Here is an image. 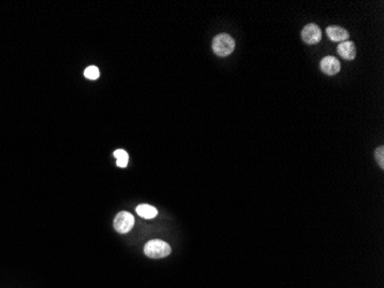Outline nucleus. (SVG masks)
I'll return each mask as SVG.
<instances>
[{"mask_svg":"<svg viewBox=\"0 0 384 288\" xmlns=\"http://www.w3.org/2000/svg\"><path fill=\"white\" fill-rule=\"evenodd\" d=\"M212 48L214 53L219 57H227L235 49V40L228 34H219L214 37Z\"/></svg>","mask_w":384,"mask_h":288,"instance_id":"obj_1","label":"nucleus"},{"mask_svg":"<svg viewBox=\"0 0 384 288\" xmlns=\"http://www.w3.org/2000/svg\"><path fill=\"white\" fill-rule=\"evenodd\" d=\"M144 253L147 257L163 258L172 253L170 245L161 240H151L145 244Z\"/></svg>","mask_w":384,"mask_h":288,"instance_id":"obj_2","label":"nucleus"},{"mask_svg":"<svg viewBox=\"0 0 384 288\" xmlns=\"http://www.w3.org/2000/svg\"><path fill=\"white\" fill-rule=\"evenodd\" d=\"M134 224H135L134 216L127 211H122L118 213L114 219V229L116 232H119L120 234L129 233L131 229L134 227Z\"/></svg>","mask_w":384,"mask_h":288,"instance_id":"obj_3","label":"nucleus"},{"mask_svg":"<svg viewBox=\"0 0 384 288\" xmlns=\"http://www.w3.org/2000/svg\"><path fill=\"white\" fill-rule=\"evenodd\" d=\"M302 37L306 44H316L322 38V32L320 28L314 23H308L307 26L304 27Z\"/></svg>","mask_w":384,"mask_h":288,"instance_id":"obj_4","label":"nucleus"},{"mask_svg":"<svg viewBox=\"0 0 384 288\" xmlns=\"http://www.w3.org/2000/svg\"><path fill=\"white\" fill-rule=\"evenodd\" d=\"M320 67L327 75H335L340 71V63L334 57H325L321 60Z\"/></svg>","mask_w":384,"mask_h":288,"instance_id":"obj_5","label":"nucleus"},{"mask_svg":"<svg viewBox=\"0 0 384 288\" xmlns=\"http://www.w3.org/2000/svg\"><path fill=\"white\" fill-rule=\"evenodd\" d=\"M326 32L329 39L332 42H339V43H343V42L349 39V32L346 31L344 28L338 27V26H330L328 27L326 29Z\"/></svg>","mask_w":384,"mask_h":288,"instance_id":"obj_6","label":"nucleus"},{"mask_svg":"<svg viewBox=\"0 0 384 288\" xmlns=\"http://www.w3.org/2000/svg\"><path fill=\"white\" fill-rule=\"evenodd\" d=\"M337 51H338L340 57L345 60H353L355 58V54H357L355 46L351 40H345L343 43H340L337 48Z\"/></svg>","mask_w":384,"mask_h":288,"instance_id":"obj_7","label":"nucleus"},{"mask_svg":"<svg viewBox=\"0 0 384 288\" xmlns=\"http://www.w3.org/2000/svg\"><path fill=\"white\" fill-rule=\"evenodd\" d=\"M136 212L144 219H153L158 215L157 209L152 205H148V204H140L136 208Z\"/></svg>","mask_w":384,"mask_h":288,"instance_id":"obj_8","label":"nucleus"},{"mask_svg":"<svg viewBox=\"0 0 384 288\" xmlns=\"http://www.w3.org/2000/svg\"><path fill=\"white\" fill-rule=\"evenodd\" d=\"M114 157L116 158V165L119 167H125L128 165V160H129V156L127 151L122 150V149H119V150L114 151Z\"/></svg>","mask_w":384,"mask_h":288,"instance_id":"obj_9","label":"nucleus"},{"mask_svg":"<svg viewBox=\"0 0 384 288\" xmlns=\"http://www.w3.org/2000/svg\"><path fill=\"white\" fill-rule=\"evenodd\" d=\"M84 75H86V77L89 78V80H97V78L99 77L100 73H99V69H98V67L89 66L86 69V71H84Z\"/></svg>","mask_w":384,"mask_h":288,"instance_id":"obj_10","label":"nucleus"},{"mask_svg":"<svg viewBox=\"0 0 384 288\" xmlns=\"http://www.w3.org/2000/svg\"><path fill=\"white\" fill-rule=\"evenodd\" d=\"M375 157H376V160L378 162V165H380L381 169H383V167H384V147H380V148L376 149Z\"/></svg>","mask_w":384,"mask_h":288,"instance_id":"obj_11","label":"nucleus"}]
</instances>
